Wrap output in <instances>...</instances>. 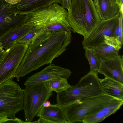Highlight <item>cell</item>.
Segmentation results:
<instances>
[{"instance_id":"6da1fadb","label":"cell","mask_w":123,"mask_h":123,"mask_svg":"<svg viewBox=\"0 0 123 123\" xmlns=\"http://www.w3.org/2000/svg\"><path fill=\"white\" fill-rule=\"evenodd\" d=\"M72 32H51L47 29L28 44L25 55L16 71L15 77L20 78L46 64L63 53L71 41Z\"/></svg>"},{"instance_id":"7a4b0ae2","label":"cell","mask_w":123,"mask_h":123,"mask_svg":"<svg viewBox=\"0 0 123 123\" xmlns=\"http://www.w3.org/2000/svg\"><path fill=\"white\" fill-rule=\"evenodd\" d=\"M67 20L73 32L86 37L101 20L93 0H72Z\"/></svg>"},{"instance_id":"3957f363","label":"cell","mask_w":123,"mask_h":123,"mask_svg":"<svg viewBox=\"0 0 123 123\" xmlns=\"http://www.w3.org/2000/svg\"><path fill=\"white\" fill-rule=\"evenodd\" d=\"M98 71H90L77 84L57 93V104L64 108L77 101L104 94L100 86Z\"/></svg>"},{"instance_id":"277c9868","label":"cell","mask_w":123,"mask_h":123,"mask_svg":"<svg viewBox=\"0 0 123 123\" xmlns=\"http://www.w3.org/2000/svg\"><path fill=\"white\" fill-rule=\"evenodd\" d=\"M12 77L0 85V117L16 118L15 115L23 109L24 89Z\"/></svg>"},{"instance_id":"5b68a950","label":"cell","mask_w":123,"mask_h":123,"mask_svg":"<svg viewBox=\"0 0 123 123\" xmlns=\"http://www.w3.org/2000/svg\"><path fill=\"white\" fill-rule=\"evenodd\" d=\"M20 14H24L25 16L26 21L24 25L32 28H46L57 23H69L67 19V10L57 3L34 11Z\"/></svg>"},{"instance_id":"8992f818","label":"cell","mask_w":123,"mask_h":123,"mask_svg":"<svg viewBox=\"0 0 123 123\" xmlns=\"http://www.w3.org/2000/svg\"><path fill=\"white\" fill-rule=\"evenodd\" d=\"M45 82L25 86L24 89L23 105L25 118L26 123H31L43 106L52 95Z\"/></svg>"},{"instance_id":"52a82bcc","label":"cell","mask_w":123,"mask_h":123,"mask_svg":"<svg viewBox=\"0 0 123 123\" xmlns=\"http://www.w3.org/2000/svg\"><path fill=\"white\" fill-rule=\"evenodd\" d=\"M113 98L103 95L77 101L63 108L68 123L80 122L96 112L109 103Z\"/></svg>"},{"instance_id":"ba28073f","label":"cell","mask_w":123,"mask_h":123,"mask_svg":"<svg viewBox=\"0 0 123 123\" xmlns=\"http://www.w3.org/2000/svg\"><path fill=\"white\" fill-rule=\"evenodd\" d=\"M28 46L27 44L16 43L6 50L0 63V85L9 78H15Z\"/></svg>"},{"instance_id":"9c48e42d","label":"cell","mask_w":123,"mask_h":123,"mask_svg":"<svg viewBox=\"0 0 123 123\" xmlns=\"http://www.w3.org/2000/svg\"><path fill=\"white\" fill-rule=\"evenodd\" d=\"M120 13L110 18L101 20L94 30L84 39L82 42L83 49L92 48L105 43L104 36L112 37L119 23Z\"/></svg>"},{"instance_id":"30bf717a","label":"cell","mask_w":123,"mask_h":123,"mask_svg":"<svg viewBox=\"0 0 123 123\" xmlns=\"http://www.w3.org/2000/svg\"><path fill=\"white\" fill-rule=\"evenodd\" d=\"M71 74V71L69 69L51 63L41 71L29 77L24 84L27 86L54 78L68 79Z\"/></svg>"},{"instance_id":"8fae6325","label":"cell","mask_w":123,"mask_h":123,"mask_svg":"<svg viewBox=\"0 0 123 123\" xmlns=\"http://www.w3.org/2000/svg\"><path fill=\"white\" fill-rule=\"evenodd\" d=\"M123 57H116L101 61L98 73L105 77L123 83Z\"/></svg>"},{"instance_id":"7c38bea8","label":"cell","mask_w":123,"mask_h":123,"mask_svg":"<svg viewBox=\"0 0 123 123\" xmlns=\"http://www.w3.org/2000/svg\"><path fill=\"white\" fill-rule=\"evenodd\" d=\"M37 116L40 118L39 123H68L63 108L57 104L48 107L43 106Z\"/></svg>"},{"instance_id":"4fadbf2b","label":"cell","mask_w":123,"mask_h":123,"mask_svg":"<svg viewBox=\"0 0 123 123\" xmlns=\"http://www.w3.org/2000/svg\"><path fill=\"white\" fill-rule=\"evenodd\" d=\"M123 100L114 98L109 103L94 114L84 118L83 123H95L101 122L119 109Z\"/></svg>"},{"instance_id":"5bb4252c","label":"cell","mask_w":123,"mask_h":123,"mask_svg":"<svg viewBox=\"0 0 123 123\" xmlns=\"http://www.w3.org/2000/svg\"><path fill=\"white\" fill-rule=\"evenodd\" d=\"M94 3L101 20L110 18L120 12V8L115 0H96Z\"/></svg>"},{"instance_id":"9a60e30c","label":"cell","mask_w":123,"mask_h":123,"mask_svg":"<svg viewBox=\"0 0 123 123\" xmlns=\"http://www.w3.org/2000/svg\"><path fill=\"white\" fill-rule=\"evenodd\" d=\"M32 28L24 25L11 29L0 37V41L3 49L6 50L30 31Z\"/></svg>"},{"instance_id":"2e32d148","label":"cell","mask_w":123,"mask_h":123,"mask_svg":"<svg viewBox=\"0 0 123 123\" xmlns=\"http://www.w3.org/2000/svg\"><path fill=\"white\" fill-rule=\"evenodd\" d=\"M99 82L104 94L123 100V83L105 77Z\"/></svg>"},{"instance_id":"e0dca14e","label":"cell","mask_w":123,"mask_h":123,"mask_svg":"<svg viewBox=\"0 0 123 123\" xmlns=\"http://www.w3.org/2000/svg\"><path fill=\"white\" fill-rule=\"evenodd\" d=\"M57 3L61 4V0H22L16 4L18 13L34 11Z\"/></svg>"},{"instance_id":"ac0fdd59","label":"cell","mask_w":123,"mask_h":123,"mask_svg":"<svg viewBox=\"0 0 123 123\" xmlns=\"http://www.w3.org/2000/svg\"><path fill=\"white\" fill-rule=\"evenodd\" d=\"M90 48L101 61L114 57L119 55L118 52L110 49L105 43Z\"/></svg>"},{"instance_id":"d6986e66","label":"cell","mask_w":123,"mask_h":123,"mask_svg":"<svg viewBox=\"0 0 123 123\" xmlns=\"http://www.w3.org/2000/svg\"><path fill=\"white\" fill-rule=\"evenodd\" d=\"M67 79L61 78H54L45 82L49 91L57 93L66 90L72 86L68 83Z\"/></svg>"},{"instance_id":"ffe728a7","label":"cell","mask_w":123,"mask_h":123,"mask_svg":"<svg viewBox=\"0 0 123 123\" xmlns=\"http://www.w3.org/2000/svg\"><path fill=\"white\" fill-rule=\"evenodd\" d=\"M85 55L89 64L90 71H98L101 61L95 55L90 48L85 49Z\"/></svg>"},{"instance_id":"44dd1931","label":"cell","mask_w":123,"mask_h":123,"mask_svg":"<svg viewBox=\"0 0 123 123\" xmlns=\"http://www.w3.org/2000/svg\"><path fill=\"white\" fill-rule=\"evenodd\" d=\"M46 29L44 27L32 28L30 31L16 41L15 43H20L29 44L37 36Z\"/></svg>"},{"instance_id":"7402d4cb","label":"cell","mask_w":123,"mask_h":123,"mask_svg":"<svg viewBox=\"0 0 123 123\" xmlns=\"http://www.w3.org/2000/svg\"><path fill=\"white\" fill-rule=\"evenodd\" d=\"M123 15L120 11L119 17V30L118 35L116 38L118 43L121 48L123 44Z\"/></svg>"},{"instance_id":"603a6c76","label":"cell","mask_w":123,"mask_h":123,"mask_svg":"<svg viewBox=\"0 0 123 123\" xmlns=\"http://www.w3.org/2000/svg\"><path fill=\"white\" fill-rule=\"evenodd\" d=\"M105 43L107 45L111 46L119 50L121 48L119 46L116 38L112 37L105 36H104Z\"/></svg>"},{"instance_id":"cb8c5ba5","label":"cell","mask_w":123,"mask_h":123,"mask_svg":"<svg viewBox=\"0 0 123 123\" xmlns=\"http://www.w3.org/2000/svg\"><path fill=\"white\" fill-rule=\"evenodd\" d=\"M26 123V122L17 118L12 119L6 116L0 117V123Z\"/></svg>"},{"instance_id":"d4e9b609","label":"cell","mask_w":123,"mask_h":123,"mask_svg":"<svg viewBox=\"0 0 123 123\" xmlns=\"http://www.w3.org/2000/svg\"><path fill=\"white\" fill-rule=\"evenodd\" d=\"M72 0H61V6L69 11L70 9Z\"/></svg>"},{"instance_id":"484cf974","label":"cell","mask_w":123,"mask_h":123,"mask_svg":"<svg viewBox=\"0 0 123 123\" xmlns=\"http://www.w3.org/2000/svg\"><path fill=\"white\" fill-rule=\"evenodd\" d=\"M119 23L117 28L116 29L113 35L112 36L113 37L117 38V37L119 33Z\"/></svg>"},{"instance_id":"4316f807","label":"cell","mask_w":123,"mask_h":123,"mask_svg":"<svg viewBox=\"0 0 123 123\" xmlns=\"http://www.w3.org/2000/svg\"><path fill=\"white\" fill-rule=\"evenodd\" d=\"M6 2L9 3L11 4H16L22 0H4Z\"/></svg>"},{"instance_id":"83f0119b","label":"cell","mask_w":123,"mask_h":123,"mask_svg":"<svg viewBox=\"0 0 123 123\" xmlns=\"http://www.w3.org/2000/svg\"><path fill=\"white\" fill-rule=\"evenodd\" d=\"M6 50L3 49L0 50V63L6 53Z\"/></svg>"},{"instance_id":"f1b7e54d","label":"cell","mask_w":123,"mask_h":123,"mask_svg":"<svg viewBox=\"0 0 123 123\" xmlns=\"http://www.w3.org/2000/svg\"><path fill=\"white\" fill-rule=\"evenodd\" d=\"M115 0L120 9L121 6L123 5V0Z\"/></svg>"},{"instance_id":"f546056e","label":"cell","mask_w":123,"mask_h":123,"mask_svg":"<svg viewBox=\"0 0 123 123\" xmlns=\"http://www.w3.org/2000/svg\"><path fill=\"white\" fill-rule=\"evenodd\" d=\"M51 105L50 102L48 100L45 101L43 103V106L44 107H48L49 106Z\"/></svg>"},{"instance_id":"4dcf8cb0","label":"cell","mask_w":123,"mask_h":123,"mask_svg":"<svg viewBox=\"0 0 123 123\" xmlns=\"http://www.w3.org/2000/svg\"><path fill=\"white\" fill-rule=\"evenodd\" d=\"M3 49L1 46V43L0 41V50L1 49Z\"/></svg>"},{"instance_id":"1f68e13d","label":"cell","mask_w":123,"mask_h":123,"mask_svg":"<svg viewBox=\"0 0 123 123\" xmlns=\"http://www.w3.org/2000/svg\"><path fill=\"white\" fill-rule=\"evenodd\" d=\"M94 2L96 0H93Z\"/></svg>"}]
</instances>
